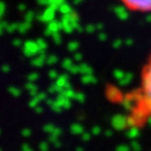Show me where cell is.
<instances>
[{
	"mask_svg": "<svg viewBox=\"0 0 151 151\" xmlns=\"http://www.w3.org/2000/svg\"><path fill=\"white\" fill-rule=\"evenodd\" d=\"M127 104L129 127L141 128L151 122V55L142 66L138 85L129 94Z\"/></svg>",
	"mask_w": 151,
	"mask_h": 151,
	"instance_id": "1",
	"label": "cell"
},
{
	"mask_svg": "<svg viewBox=\"0 0 151 151\" xmlns=\"http://www.w3.org/2000/svg\"><path fill=\"white\" fill-rule=\"evenodd\" d=\"M124 8L133 12H151V0H121Z\"/></svg>",
	"mask_w": 151,
	"mask_h": 151,
	"instance_id": "2",
	"label": "cell"
}]
</instances>
